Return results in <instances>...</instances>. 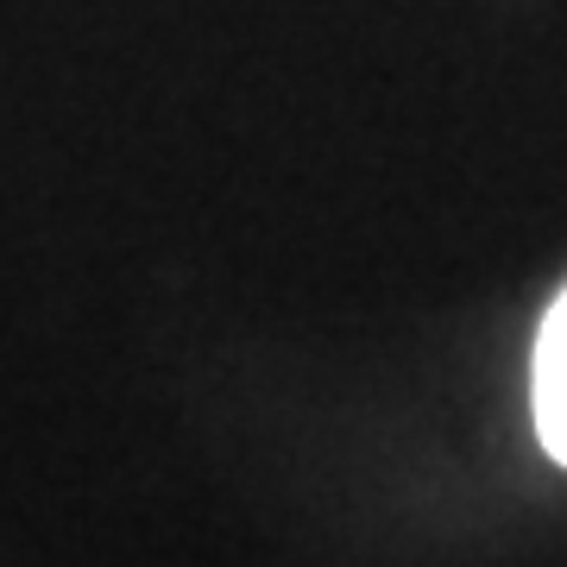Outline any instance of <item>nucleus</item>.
<instances>
[{"mask_svg": "<svg viewBox=\"0 0 567 567\" xmlns=\"http://www.w3.org/2000/svg\"><path fill=\"white\" fill-rule=\"evenodd\" d=\"M536 435L567 466V290L536 334Z\"/></svg>", "mask_w": 567, "mask_h": 567, "instance_id": "obj_1", "label": "nucleus"}]
</instances>
